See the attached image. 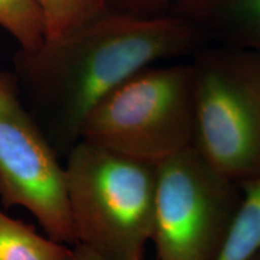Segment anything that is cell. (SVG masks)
I'll use <instances>...</instances> for the list:
<instances>
[{
    "instance_id": "3957f363",
    "label": "cell",
    "mask_w": 260,
    "mask_h": 260,
    "mask_svg": "<svg viewBox=\"0 0 260 260\" xmlns=\"http://www.w3.org/2000/svg\"><path fill=\"white\" fill-rule=\"evenodd\" d=\"M190 63L151 65L107 94L84 121L81 140L152 164L194 147Z\"/></svg>"
},
{
    "instance_id": "6da1fadb",
    "label": "cell",
    "mask_w": 260,
    "mask_h": 260,
    "mask_svg": "<svg viewBox=\"0 0 260 260\" xmlns=\"http://www.w3.org/2000/svg\"><path fill=\"white\" fill-rule=\"evenodd\" d=\"M209 40L175 12L140 16L107 9L35 50H18L12 71L25 106L63 159L107 94L151 65L194 56Z\"/></svg>"
},
{
    "instance_id": "5b68a950",
    "label": "cell",
    "mask_w": 260,
    "mask_h": 260,
    "mask_svg": "<svg viewBox=\"0 0 260 260\" xmlns=\"http://www.w3.org/2000/svg\"><path fill=\"white\" fill-rule=\"evenodd\" d=\"M241 201V186L195 147L159 162L151 236L157 260H218Z\"/></svg>"
},
{
    "instance_id": "277c9868",
    "label": "cell",
    "mask_w": 260,
    "mask_h": 260,
    "mask_svg": "<svg viewBox=\"0 0 260 260\" xmlns=\"http://www.w3.org/2000/svg\"><path fill=\"white\" fill-rule=\"evenodd\" d=\"M191 65L194 147L236 183L260 178V52L205 45Z\"/></svg>"
},
{
    "instance_id": "4fadbf2b",
    "label": "cell",
    "mask_w": 260,
    "mask_h": 260,
    "mask_svg": "<svg viewBox=\"0 0 260 260\" xmlns=\"http://www.w3.org/2000/svg\"><path fill=\"white\" fill-rule=\"evenodd\" d=\"M64 260H111L107 256L103 255L92 247L84 245V243L76 242L73 247H70V251Z\"/></svg>"
},
{
    "instance_id": "9c48e42d",
    "label": "cell",
    "mask_w": 260,
    "mask_h": 260,
    "mask_svg": "<svg viewBox=\"0 0 260 260\" xmlns=\"http://www.w3.org/2000/svg\"><path fill=\"white\" fill-rule=\"evenodd\" d=\"M240 186L241 206L218 260H248L260 251V178Z\"/></svg>"
},
{
    "instance_id": "7c38bea8",
    "label": "cell",
    "mask_w": 260,
    "mask_h": 260,
    "mask_svg": "<svg viewBox=\"0 0 260 260\" xmlns=\"http://www.w3.org/2000/svg\"><path fill=\"white\" fill-rule=\"evenodd\" d=\"M182 0H107V8L140 16L169 14Z\"/></svg>"
},
{
    "instance_id": "8fae6325",
    "label": "cell",
    "mask_w": 260,
    "mask_h": 260,
    "mask_svg": "<svg viewBox=\"0 0 260 260\" xmlns=\"http://www.w3.org/2000/svg\"><path fill=\"white\" fill-rule=\"evenodd\" d=\"M0 28L15 39L18 50H35L46 38L42 16L32 0H0Z\"/></svg>"
},
{
    "instance_id": "7a4b0ae2",
    "label": "cell",
    "mask_w": 260,
    "mask_h": 260,
    "mask_svg": "<svg viewBox=\"0 0 260 260\" xmlns=\"http://www.w3.org/2000/svg\"><path fill=\"white\" fill-rule=\"evenodd\" d=\"M65 158L76 242L111 260H142L153 229L157 165L86 140Z\"/></svg>"
},
{
    "instance_id": "ba28073f",
    "label": "cell",
    "mask_w": 260,
    "mask_h": 260,
    "mask_svg": "<svg viewBox=\"0 0 260 260\" xmlns=\"http://www.w3.org/2000/svg\"><path fill=\"white\" fill-rule=\"evenodd\" d=\"M69 251L68 245L40 235L0 209V260H64Z\"/></svg>"
},
{
    "instance_id": "5bb4252c",
    "label": "cell",
    "mask_w": 260,
    "mask_h": 260,
    "mask_svg": "<svg viewBox=\"0 0 260 260\" xmlns=\"http://www.w3.org/2000/svg\"><path fill=\"white\" fill-rule=\"evenodd\" d=\"M248 260H260V251H259V252H256L255 254L253 255L251 259H248Z\"/></svg>"
},
{
    "instance_id": "30bf717a",
    "label": "cell",
    "mask_w": 260,
    "mask_h": 260,
    "mask_svg": "<svg viewBox=\"0 0 260 260\" xmlns=\"http://www.w3.org/2000/svg\"><path fill=\"white\" fill-rule=\"evenodd\" d=\"M45 25V39L68 34L102 15L107 0H32Z\"/></svg>"
},
{
    "instance_id": "8992f818",
    "label": "cell",
    "mask_w": 260,
    "mask_h": 260,
    "mask_svg": "<svg viewBox=\"0 0 260 260\" xmlns=\"http://www.w3.org/2000/svg\"><path fill=\"white\" fill-rule=\"evenodd\" d=\"M0 201L23 207L54 241L76 243L65 168L22 99L14 71L0 70Z\"/></svg>"
},
{
    "instance_id": "52a82bcc",
    "label": "cell",
    "mask_w": 260,
    "mask_h": 260,
    "mask_svg": "<svg viewBox=\"0 0 260 260\" xmlns=\"http://www.w3.org/2000/svg\"><path fill=\"white\" fill-rule=\"evenodd\" d=\"M171 12L197 24L210 40L260 52V0H182Z\"/></svg>"
}]
</instances>
